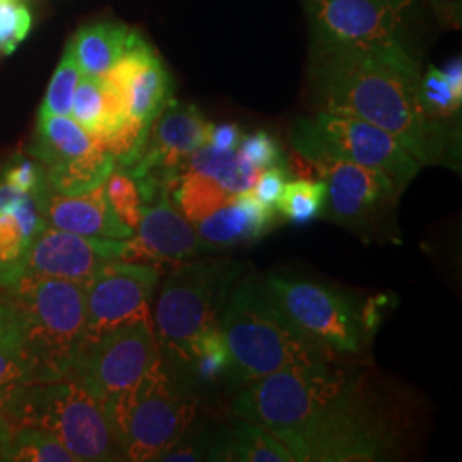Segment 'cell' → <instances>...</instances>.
I'll use <instances>...</instances> for the list:
<instances>
[{
  "mask_svg": "<svg viewBox=\"0 0 462 462\" xmlns=\"http://www.w3.org/2000/svg\"><path fill=\"white\" fill-rule=\"evenodd\" d=\"M420 67L410 51L312 40L309 81L320 112L355 116L391 134L425 165H456V131L420 101Z\"/></svg>",
  "mask_w": 462,
  "mask_h": 462,
  "instance_id": "6da1fadb",
  "label": "cell"
},
{
  "mask_svg": "<svg viewBox=\"0 0 462 462\" xmlns=\"http://www.w3.org/2000/svg\"><path fill=\"white\" fill-rule=\"evenodd\" d=\"M274 437L297 462L387 461L399 454L401 425L372 383L343 368L309 416Z\"/></svg>",
  "mask_w": 462,
  "mask_h": 462,
  "instance_id": "7a4b0ae2",
  "label": "cell"
},
{
  "mask_svg": "<svg viewBox=\"0 0 462 462\" xmlns=\"http://www.w3.org/2000/svg\"><path fill=\"white\" fill-rule=\"evenodd\" d=\"M217 326L228 347V374L235 382L248 383L288 366L336 358L282 314L257 278L231 288Z\"/></svg>",
  "mask_w": 462,
  "mask_h": 462,
  "instance_id": "3957f363",
  "label": "cell"
},
{
  "mask_svg": "<svg viewBox=\"0 0 462 462\" xmlns=\"http://www.w3.org/2000/svg\"><path fill=\"white\" fill-rule=\"evenodd\" d=\"M7 421L49 431L78 462L124 461L106 401L74 375L28 383Z\"/></svg>",
  "mask_w": 462,
  "mask_h": 462,
  "instance_id": "277c9868",
  "label": "cell"
},
{
  "mask_svg": "<svg viewBox=\"0 0 462 462\" xmlns=\"http://www.w3.org/2000/svg\"><path fill=\"white\" fill-rule=\"evenodd\" d=\"M9 291L33 382L67 377L86 328V282L24 276Z\"/></svg>",
  "mask_w": 462,
  "mask_h": 462,
  "instance_id": "5b68a950",
  "label": "cell"
},
{
  "mask_svg": "<svg viewBox=\"0 0 462 462\" xmlns=\"http://www.w3.org/2000/svg\"><path fill=\"white\" fill-rule=\"evenodd\" d=\"M124 461H162L196 418L198 401L160 360L134 387L108 402Z\"/></svg>",
  "mask_w": 462,
  "mask_h": 462,
  "instance_id": "8992f818",
  "label": "cell"
},
{
  "mask_svg": "<svg viewBox=\"0 0 462 462\" xmlns=\"http://www.w3.org/2000/svg\"><path fill=\"white\" fill-rule=\"evenodd\" d=\"M240 273L242 265L223 259L175 267L166 276L154 309L152 324L160 347L187 362L192 341L217 324Z\"/></svg>",
  "mask_w": 462,
  "mask_h": 462,
  "instance_id": "52a82bcc",
  "label": "cell"
},
{
  "mask_svg": "<svg viewBox=\"0 0 462 462\" xmlns=\"http://www.w3.org/2000/svg\"><path fill=\"white\" fill-rule=\"evenodd\" d=\"M267 293L298 329L334 356L358 355L374 332V307L319 281L271 274Z\"/></svg>",
  "mask_w": 462,
  "mask_h": 462,
  "instance_id": "ba28073f",
  "label": "cell"
},
{
  "mask_svg": "<svg viewBox=\"0 0 462 462\" xmlns=\"http://www.w3.org/2000/svg\"><path fill=\"white\" fill-rule=\"evenodd\" d=\"M291 144L312 165L347 162L387 173L402 189L420 173L421 163L377 125L355 116L319 112L298 118Z\"/></svg>",
  "mask_w": 462,
  "mask_h": 462,
  "instance_id": "9c48e42d",
  "label": "cell"
},
{
  "mask_svg": "<svg viewBox=\"0 0 462 462\" xmlns=\"http://www.w3.org/2000/svg\"><path fill=\"white\" fill-rule=\"evenodd\" d=\"M162 358L154 324L137 320L83 341L69 375L81 380L108 402L134 387Z\"/></svg>",
  "mask_w": 462,
  "mask_h": 462,
  "instance_id": "30bf717a",
  "label": "cell"
},
{
  "mask_svg": "<svg viewBox=\"0 0 462 462\" xmlns=\"http://www.w3.org/2000/svg\"><path fill=\"white\" fill-rule=\"evenodd\" d=\"M315 40L410 51L414 0H303ZM411 53V51H410Z\"/></svg>",
  "mask_w": 462,
  "mask_h": 462,
  "instance_id": "8fae6325",
  "label": "cell"
},
{
  "mask_svg": "<svg viewBox=\"0 0 462 462\" xmlns=\"http://www.w3.org/2000/svg\"><path fill=\"white\" fill-rule=\"evenodd\" d=\"M156 265L116 261L86 282L83 341L137 320L152 322L149 303L158 284Z\"/></svg>",
  "mask_w": 462,
  "mask_h": 462,
  "instance_id": "7c38bea8",
  "label": "cell"
},
{
  "mask_svg": "<svg viewBox=\"0 0 462 462\" xmlns=\"http://www.w3.org/2000/svg\"><path fill=\"white\" fill-rule=\"evenodd\" d=\"M127 242L89 238L47 225L30 248L24 276L88 282L105 265L125 263Z\"/></svg>",
  "mask_w": 462,
  "mask_h": 462,
  "instance_id": "4fadbf2b",
  "label": "cell"
},
{
  "mask_svg": "<svg viewBox=\"0 0 462 462\" xmlns=\"http://www.w3.org/2000/svg\"><path fill=\"white\" fill-rule=\"evenodd\" d=\"M328 187V211L339 225L362 226L385 215L402 192L387 173L347 162H320Z\"/></svg>",
  "mask_w": 462,
  "mask_h": 462,
  "instance_id": "5bb4252c",
  "label": "cell"
},
{
  "mask_svg": "<svg viewBox=\"0 0 462 462\" xmlns=\"http://www.w3.org/2000/svg\"><path fill=\"white\" fill-rule=\"evenodd\" d=\"M45 228L43 200L0 180V290L23 280L30 248Z\"/></svg>",
  "mask_w": 462,
  "mask_h": 462,
  "instance_id": "9a60e30c",
  "label": "cell"
},
{
  "mask_svg": "<svg viewBox=\"0 0 462 462\" xmlns=\"http://www.w3.org/2000/svg\"><path fill=\"white\" fill-rule=\"evenodd\" d=\"M103 78L124 93L129 118L144 125H151L171 99L170 74L143 38Z\"/></svg>",
  "mask_w": 462,
  "mask_h": 462,
  "instance_id": "2e32d148",
  "label": "cell"
},
{
  "mask_svg": "<svg viewBox=\"0 0 462 462\" xmlns=\"http://www.w3.org/2000/svg\"><path fill=\"white\" fill-rule=\"evenodd\" d=\"M154 204L144 206L135 240L144 248L151 263H180L206 252H216L200 238L192 221L175 206L168 192H162Z\"/></svg>",
  "mask_w": 462,
  "mask_h": 462,
  "instance_id": "e0dca14e",
  "label": "cell"
},
{
  "mask_svg": "<svg viewBox=\"0 0 462 462\" xmlns=\"http://www.w3.org/2000/svg\"><path fill=\"white\" fill-rule=\"evenodd\" d=\"M43 216L51 228L89 238L129 240L135 233L116 215L103 185L79 196H60L50 192L43 202Z\"/></svg>",
  "mask_w": 462,
  "mask_h": 462,
  "instance_id": "ac0fdd59",
  "label": "cell"
},
{
  "mask_svg": "<svg viewBox=\"0 0 462 462\" xmlns=\"http://www.w3.org/2000/svg\"><path fill=\"white\" fill-rule=\"evenodd\" d=\"M278 213L247 190L194 223V226L204 242L219 250L261 240L280 223Z\"/></svg>",
  "mask_w": 462,
  "mask_h": 462,
  "instance_id": "d6986e66",
  "label": "cell"
},
{
  "mask_svg": "<svg viewBox=\"0 0 462 462\" xmlns=\"http://www.w3.org/2000/svg\"><path fill=\"white\" fill-rule=\"evenodd\" d=\"M23 324L9 290L0 291V414L7 420L21 391L32 383Z\"/></svg>",
  "mask_w": 462,
  "mask_h": 462,
  "instance_id": "ffe728a7",
  "label": "cell"
},
{
  "mask_svg": "<svg viewBox=\"0 0 462 462\" xmlns=\"http://www.w3.org/2000/svg\"><path fill=\"white\" fill-rule=\"evenodd\" d=\"M209 461L297 462L278 437L240 418L230 427L211 431Z\"/></svg>",
  "mask_w": 462,
  "mask_h": 462,
  "instance_id": "44dd1931",
  "label": "cell"
},
{
  "mask_svg": "<svg viewBox=\"0 0 462 462\" xmlns=\"http://www.w3.org/2000/svg\"><path fill=\"white\" fill-rule=\"evenodd\" d=\"M141 36L127 26L114 21H98L81 28L69 43L81 72L88 76H105L116 62L133 49Z\"/></svg>",
  "mask_w": 462,
  "mask_h": 462,
  "instance_id": "7402d4cb",
  "label": "cell"
},
{
  "mask_svg": "<svg viewBox=\"0 0 462 462\" xmlns=\"http://www.w3.org/2000/svg\"><path fill=\"white\" fill-rule=\"evenodd\" d=\"M95 143L97 139L70 116H38L30 152L45 170H51L84 156Z\"/></svg>",
  "mask_w": 462,
  "mask_h": 462,
  "instance_id": "603a6c76",
  "label": "cell"
},
{
  "mask_svg": "<svg viewBox=\"0 0 462 462\" xmlns=\"http://www.w3.org/2000/svg\"><path fill=\"white\" fill-rule=\"evenodd\" d=\"M182 170H192L209 177L235 198L252 190L261 175V170L252 165L238 149L225 151L211 144H204L192 152Z\"/></svg>",
  "mask_w": 462,
  "mask_h": 462,
  "instance_id": "cb8c5ba5",
  "label": "cell"
},
{
  "mask_svg": "<svg viewBox=\"0 0 462 462\" xmlns=\"http://www.w3.org/2000/svg\"><path fill=\"white\" fill-rule=\"evenodd\" d=\"M116 170V160L105 144L97 139L95 146L66 165L45 170L50 192L60 196H79L106 182Z\"/></svg>",
  "mask_w": 462,
  "mask_h": 462,
  "instance_id": "d4e9b609",
  "label": "cell"
},
{
  "mask_svg": "<svg viewBox=\"0 0 462 462\" xmlns=\"http://www.w3.org/2000/svg\"><path fill=\"white\" fill-rule=\"evenodd\" d=\"M171 192V200L175 202V206L192 223L204 219L206 216L215 213L216 209L223 208L235 199L219 183L192 170L180 171Z\"/></svg>",
  "mask_w": 462,
  "mask_h": 462,
  "instance_id": "484cf974",
  "label": "cell"
},
{
  "mask_svg": "<svg viewBox=\"0 0 462 462\" xmlns=\"http://www.w3.org/2000/svg\"><path fill=\"white\" fill-rule=\"evenodd\" d=\"M5 462H78V459L45 430L17 427Z\"/></svg>",
  "mask_w": 462,
  "mask_h": 462,
  "instance_id": "4316f807",
  "label": "cell"
},
{
  "mask_svg": "<svg viewBox=\"0 0 462 462\" xmlns=\"http://www.w3.org/2000/svg\"><path fill=\"white\" fill-rule=\"evenodd\" d=\"M328 187L324 180H288L278 202V211L293 225H309L324 211Z\"/></svg>",
  "mask_w": 462,
  "mask_h": 462,
  "instance_id": "83f0119b",
  "label": "cell"
},
{
  "mask_svg": "<svg viewBox=\"0 0 462 462\" xmlns=\"http://www.w3.org/2000/svg\"><path fill=\"white\" fill-rule=\"evenodd\" d=\"M187 364L192 365L196 377L204 382H213L228 374L230 355L217 324L202 330L192 341L187 353Z\"/></svg>",
  "mask_w": 462,
  "mask_h": 462,
  "instance_id": "f1b7e54d",
  "label": "cell"
},
{
  "mask_svg": "<svg viewBox=\"0 0 462 462\" xmlns=\"http://www.w3.org/2000/svg\"><path fill=\"white\" fill-rule=\"evenodd\" d=\"M72 118L83 127L86 133L98 139L103 133L105 118H106V95L103 79L97 76L83 74L76 88V95L72 99Z\"/></svg>",
  "mask_w": 462,
  "mask_h": 462,
  "instance_id": "f546056e",
  "label": "cell"
},
{
  "mask_svg": "<svg viewBox=\"0 0 462 462\" xmlns=\"http://www.w3.org/2000/svg\"><path fill=\"white\" fill-rule=\"evenodd\" d=\"M81 76H83L81 67L76 62L72 50L67 45L64 57L50 81L45 101L40 108L38 116H70L72 99L76 95V88L79 84Z\"/></svg>",
  "mask_w": 462,
  "mask_h": 462,
  "instance_id": "4dcf8cb0",
  "label": "cell"
},
{
  "mask_svg": "<svg viewBox=\"0 0 462 462\" xmlns=\"http://www.w3.org/2000/svg\"><path fill=\"white\" fill-rule=\"evenodd\" d=\"M103 187L106 199L116 215L120 217V221L134 231L137 230L144 213V200L137 182L125 170L116 166V170L110 173Z\"/></svg>",
  "mask_w": 462,
  "mask_h": 462,
  "instance_id": "1f68e13d",
  "label": "cell"
},
{
  "mask_svg": "<svg viewBox=\"0 0 462 462\" xmlns=\"http://www.w3.org/2000/svg\"><path fill=\"white\" fill-rule=\"evenodd\" d=\"M420 101L429 116L446 120L459 112L462 98L452 91L442 70L430 67L429 72L420 79Z\"/></svg>",
  "mask_w": 462,
  "mask_h": 462,
  "instance_id": "d6a6232c",
  "label": "cell"
},
{
  "mask_svg": "<svg viewBox=\"0 0 462 462\" xmlns=\"http://www.w3.org/2000/svg\"><path fill=\"white\" fill-rule=\"evenodd\" d=\"M0 180L11 183L19 190L28 192L43 202L50 194L45 168L34 158L32 160V158L17 156L16 160H13L2 170Z\"/></svg>",
  "mask_w": 462,
  "mask_h": 462,
  "instance_id": "836d02e7",
  "label": "cell"
},
{
  "mask_svg": "<svg viewBox=\"0 0 462 462\" xmlns=\"http://www.w3.org/2000/svg\"><path fill=\"white\" fill-rule=\"evenodd\" d=\"M32 28L30 11L14 0H0V57L17 49Z\"/></svg>",
  "mask_w": 462,
  "mask_h": 462,
  "instance_id": "e575fe53",
  "label": "cell"
},
{
  "mask_svg": "<svg viewBox=\"0 0 462 462\" xmlns=\"http://www.w3.org/2000/svg\"><path fill=\"white\" fill-rule=\"evenodd\" d=\"M238 151L247 158L248 162L261 171L267 168H276L282 165V152L280 144L271 134L264 131L244 135Z\"/></svg>",
  "mask_w": 462,
  "mask_h": 462,
  "instance_id": "d590c367",
  "label": "cell"
},
{
  "mask_svg": "<svg viewBox=\"0 0 462 462\" xmlns=\"http://www.w3.org/2000/svg\"><path fill=\"white\" fill-rule=\"evenodd\" d=\"M288 180H290V175H288L284 166L267 168V170L261 171L252 192L267 208L278 209V202H280L284 185Z\"/></svg>",
  "mask_w": 462,
  "mask_h": 462,
  "instance_id": "8d00e7d4",
  "label": "cell"
},
{
  "mask_svg": "<svg viewBox=\"0 0 462 462\" xmlns=\"http://www.w3.org/2000/svg\"><path fill=\"white\" fill-rule=\"evenodd\" d=\"M242 139H244V134H242L238 125H235V124L215 125L213 124L208 144H211V146L217 149H225V151H236L240 143H242Z\"/></svg>",
  "mask_w": 462,
  "mask_h": 462,
  "instance_id": "74e56055",
  "label": "cell"
},
{
  "mask_svg": "<svg viewBox=\"0 0 462 462\" xmlns=\"http://www.w3.org/2000/svg\"><path fill=\"white\" fill-rule=\"evenodd\" d=\"M446 76L447 83L450 84L452 91L462 98V64L461 59H454L452 62L447 64L446 69L442 70Z\"/></svg>",
  "mask_w": 462,
  "mask_h": 462,
  "instance_id": "f35d334b",
  "label": "cell"
},
{
  "mask_svg": "<svg viewBox=\"0 0 462 462\" xmlns=\"http://www.w3.org/2000/svg\"><path fill=\"white\" fill-rule=\"evenodd\" d=\"M13 435H14V429L0 414V461L2 462H5V456H7L9 447H11V442H13Z\"/></svg>",
  "mask_w": 462,
  "mask_h": 462,
  "instance_id": "ab89813d",
  "label": "cell"
}]
</instances>
